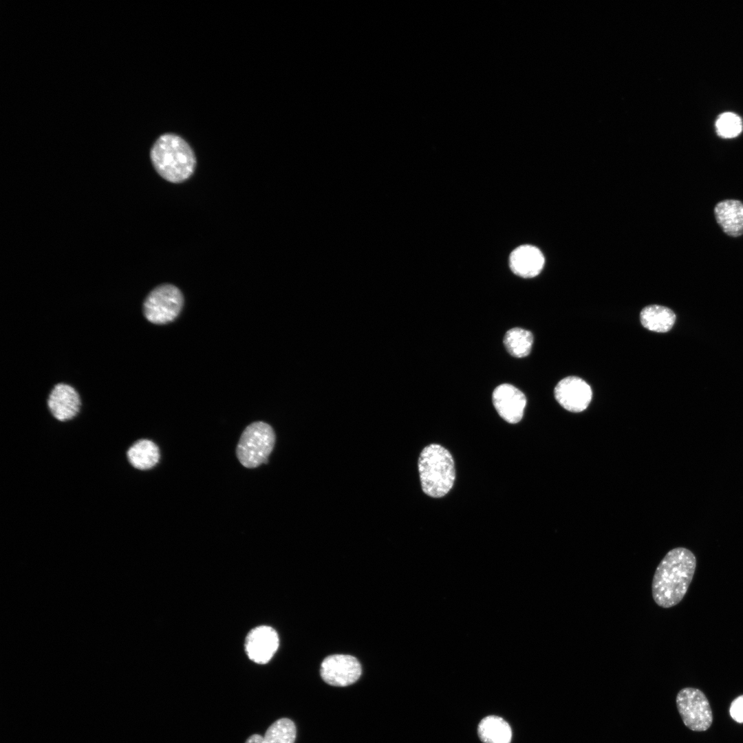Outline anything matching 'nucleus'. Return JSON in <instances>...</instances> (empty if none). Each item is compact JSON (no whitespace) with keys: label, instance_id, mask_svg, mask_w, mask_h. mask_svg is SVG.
I'll return each instance as SVG.
<instances>
[{"label":"nucleus","instance_id":"f257e3e1","mask_svg":"<svg viewBox=\"0 0 743 743\" xmlns=\"http://www.w3.org/2000/svg\"><path fill=\"white\" fill-rule=\"evenodd\" d=\"M696 559L685 548L669 550L657 566L652 591L655 603L664 608L671 607L685 596L692 581Z\"/></svg>","mask_w":743,"mask_h":743},{"label":"nucleus","instance_id":"f03ea898","mask_svg":"<svg viewBox=\"0 0 743 743\" xmlns=\"http://www.w3.org/2000/svg\"><path fill=\"white\" fill-rule=\"evenodd\" d=\"M150 157L158 174L164 180L182 182L187 180L195 167V157L189 144L181 137L165 133L160 136L150 152Z\"/></svg>","mask_w":743,"mask_h":743},{"label":"nucleus","instance_id":"7ed1b4c3","mask_svg":"<svg viewBox=\"0 0 743 743\" xmlns=\"http://www.w3.org/2000/svg\"><path fill=\"white\" fill-rule=\"evenodd\" d=\"M421 486L427 495L439 498L446 495L455 479L454 460L442 446L431 444L423 449L418 459Z\"/></svg>","mask_w":743,"mask_h":743},{"label":"nucleus","instance_id":"20e7f679","mask_svg":"<svg viewBox=\"0 0 743 743\" xmlns=\"http://www.w3.org/2000/svg\"><path fill=\"white\" fill-rule=\"evenodd\" d=\"M275 433L270 425L257 421L242 432L236 449L239 462L245 467L256 468L267 463L275 443Z\"/></svg>","mask_w":743,"mask_h":743},{"label":"nucleus","instance_id":"39448f33","mask_svg":"<svg viewBox=\"0 0 743 743\" xmlns=\"http://www.w3.org/2000/svg\"><path fill=\"white\" fill-rule=\"evenodd\" d=\"M184 299L181 291L171 284H162L152 290L143 304L145 318L158 325L174 321L181 312Z\"/></svg>","mask_w":743,"mask_h":743},{"label":"nucleus","instance_id":"423d86ee","mask_svg":"<svg viewBox=\"0 0 743 743\" xmlns=\"http://www.w3.org/2000/svg\"><path fill=\"white\" fill-rule=\"evenodd\" d=\"M676 705L684 724L689 729L704 731L711 726L712 711L706 696L700 689H681L676 697Z\"/></svg>","mask_w":743,"mask_h":743},{"label":"nucleus","instance_id":"0eeeda50","mask_svg":"<svg viewBox=\"0 0 743 743\" xmlns=\"http://www.w3.org/2000/svg\"><path fill=\"white\" fill-rule=\"evenodd\" d=\"M361 666L354 656L334 654L325 658L321 665V676L327 684L346 687L354 683L361 675Z\"/></svg>","mask_w":743,"mask_h":743},{"label":"nucleus","instance_id":"6e6552de","mask_svg":"<svg viewBox=\"0 0 743 743\" xmlns=\"http://www.w3.org/2000/svg\"><path fill=\"white\" fill-rule=\"evenodd\" d=\"M554 396L565 409L578 413L588 407L592 400V391L590 385L582 378L568 376L556 385Z\"/></svg>","mask_w":743,"mask_h":743},{"label":"nucleus","instance_id":"1a4fd4ad","mask_svg":"<svg viewBox=\"0 0 743 743\" xmlns=\"http://www.w3.org/2000/svg\"><path fill=\"white\" fill-rule=\"evenodd\" d=\"M47 405L52 416L58 422L66 423L79 413L81 400L77 391L70 385L59 383L51 391Z\"/></svg>","mask_w":743,"mask_h":743},{"label":"nucleus","instance_id":"9d476101","mask_svg":"<svg viewBox=\"0 0 743 743\" xmlns=\"http://www.w3.org/2000/svg\"><path fill=\"white\" fill-rule=\"evenodd\" d=\"M279 636L270 626L261 625L252 629L245 640V652L252 661L266 664L272 658L279 647Z\"/></svg>","mask_w":743,"mask_h":743},{"label":"nucleus","instance_id":"9b49d317","mask_svg":"<svg viewBox=\"0 0 743 743\" xmlns=\"http://www.w3.org/2000/svg\"><path fill=\"white\" fill-rule=\"evenodd\" d=\"M492 400L499 415L507 422H519L524 412L526 398L519 389L510 384H502L493 392Z\"/></svg>","mask_w":743,"mask_h":743},{"label":"nucleus","instance_id":"f8f14e48","mask_svg":"<svg viewBox=\"0 0 743 743\" xmlns=\"http://www.w3.org/2000/svg\"><path fill=\"white\" fill-rule=\"evenodd\" d=\"M544 257L541 250L531 245L516 248L509 257V266L516 274L524 278L538 275L544 266Z\"/></svg>","mask_w":743,"mask_h":743},{"label":"nucleus","instance_id":"ddd939ff","mask_svg":"<svg viewBox=\"0 0 743 743\" xmlns=\"http://www.w3.org/2000/svg\"><path fill=\"white\" fill-rule=\"evenodd\" d=\"M127 462L134 470L147 471L159 463L160 451L158 444L149 438H141L133 442L126 451Z\"/></svg>","mask_w":743,"mask_h":743},{"label":"nucleus","instance_id":"4468645a","mask_svg":"<svg viewBox=\"0 0 743 743\" xmlns=\"http://www.w3.org/2000/svg\"><path fill=\"white\" fill-rule=\"evenodd\" d=\"M715 217L722 230L731 237L743 234V203L739 200H727L717 204Z\"/></svg>","mask_w":743,"mask_h":743},{"label":"nucleus","instance_id":"2eb2a0df","mask_svg":"<svg viewBox=\"0 0 743 743\" xmlns=\"http://www.w3.org/2000/svg\"><path fill=\"white\" fill-rule=\"evenodd\" d=\"M640 319L645 328L652 332L664 333L670 330L674 325L676 315L669 308L651 305L641 310Z\"/></svg>","mask_w":743,"mask_h":743},{"label":"nucleus","instance_id":"dca6fc26","mask_svg":"<svg viewBox=\"0 0 743 743\" xmlns=\"http://www.w3.org/2000/svg\"><path fill=\"white\" fill-rule=\"evenodd\" d=\"M477 733L483 743H510L512 730L508 723L496 715H489L481 720Z\"/></svg>","mask_w":743,"mask_h":743},{"label":"nucleus","instance_id":"f3484780","mask_svg":"<svg viewBox=\"0 0 743 743\" xmlns=\"http://www.w3.org/2000/svg\"><path fill=\"white\" fill-rule=\"evenodd\" d=\"M532 343V334L519 327L509 330L504 338L506 349L510 355L517 358L528 356L531 351Z\"/></svg>","mask_w":743,"mask_h":743},{"label":"nucleus","instance_id":"a211bd4d","mask_svg":"<svg viewBox=\"0 0 743 743\" xmlns=\"http://www.w3.org/2000/svg\"><path fill=\"white\" fill-rule=\"evenodd\" d=\"M296 733L294 722L288 718H281L268 727L264 738L266 743H294Z\"/></svg>","mask_w":743,"mask_h":743},{"label":"nucleus","instance_id":"6ab92c4d","mask_svg":"<svg viewBox=\"0 0 743 743\" xmlns=\"http://www.w3.org/2000/svg\"><path fill=\"white\" fill-rule=\"evenodd\" d=\"M715 128L720 137L733 138L742 132V122L737 114L733 112H724L717 118Z\"/></svg>","mask_w":743,"mask_h":743},{"label":"nucleus","instance_id":"aec40b11","mask_svg":"<svg viewBox=\"0 0 743 743\" xmlns=\"http://www.w3.org/2000/svg\"><path fill=\"white\" fill-rule=\"evenodd\" d=\"M730 714L732 718L737 722H743V696L735 698L731 703Z\"/></svg>","mask_w":743,"mask_h":743},{"label":"nucleus","instance_id":"412c9836","mask_svg":"<svg viewBox=\"0 0 743 743\" xmlns=\"http://www.w3.org/2000/svg\"><path fill=\"white\" fill-rule=\"evenodd\" d=\"M245 743H266L264 737L258 734H254L249 737Z\"/></svg>","mask_w":743,"mask_h":743}]
</instances>
